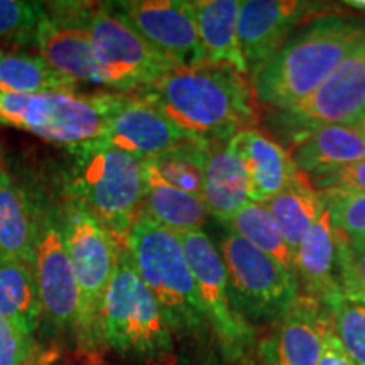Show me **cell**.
<instances>
[{"instance_id": "cell-1", "label": "cell", "mask_w": 365, "mask_h": 365, "mask_svg": "<svg viewBox=\"0 0 365 365\" xmlns=\"http://www.w3.org/2000/svg\"><path fill=\"white\" fill-rule=\"evenodd\" d=\"M137 95L186 134L212 145L255 129L259 120L249 76L220 63L178 68Z\"/></svg>"}, {"instance_id": "cell-2", "label": "cell", "mask_w": 365, "mask_h": 365, "mask_svg": "<svg viewBox=\"0 0 365 365\" xmlns=\"http://www.w3.org/2000/svg\"><path fill=\"white\" fill-rule=\"evenodd\" d=\"M365 43V17L328 11L299 26L250 80L255 100L282 110L303 102Z\"/></svg>"}, {"instance_id": "cell-3", "label": "cell", "mask_w": 365, "mask_h": 365, "mask_svg": "<svg viewBox=\"0 0 365 365\" xmlns=\"http://www.w3.org/2000/svg\"><path fill=\"white\" fill-rule=\"evenodd\" d=\"M124 249L135 272L156 298L173 335L193 344L207 341L212 333L178 234L139 212Z\"/></svg>"}, {"instance_id": "cell-4", "label": "cell", "mask_w": 365, "mask_h": 365, "mask_svg": "<svg viewBox=\"0 0 365 365\" xmlns=\"http://www.w3.org/2000/svg\"><path fill=\"white\" fill-rule=\"evenodd\" d=\"M102 344L139 365H178L173 335L156 298L122 249L100 308Z\"/></svg>"}, {"instance_id": "cell-5", "label": "cell", "mask_w": 365, "mask_h": 365, "mask_svg": "<svg viewBox=\"0 0 365 365\" xmlns=\"http://www.w3.org/2000/svg\"><path fill=\"white\" fill-rule=\"evenodd\" d=\"M70 153L66 195L83 203L124 247L144 198L143 161L98 140Z\"/></svg>"}, {"instance_id": "cell-6", "label": "cell", "mask_w": 365, "mask_h": 365, "mask_svg": "<svg viewBox=\"0 0 365 365\" xmlns=\"http://www.w3.org/2000/svg\"><path fill=\"white\" fill-rule=\"evenodd\" d=\"M58 215L80 293L76 349L91 365H97L100 350L103 349L100 308L124 247H120L103 223L73 196L66 195Z\"/></svg>"}, {"instance_id": "cell-7", "label": "cell", "mask_w": 365, "mask_h": 365, "mask_svg": "<svg viewBox=\"0 0 365 365\" xmlns=\"http://www.w3.org/2000/svg\"><path fill=\"white\" fill-rule=\"evenodd\" d=\"M129 93H0V124L68 149L93 143Z\"/></svg>"}, {"instance_id": "cell-8", "label": "cell", "mask_w": 365, "mask_h": 365, "mask_svg": "<svg viewBox=\"0 0 365 365\" xmlns=\"http://www.w3.org/2000/svg\"><path fill=\"white\" fill-rule=\"evenodd\" d=\"M218 252L225 264L234 307L254 328L277 323L298 299L296 274L239 235L227 232Z\"/></svg>"}, {"instance_id": "cell-9", "label": "cell", "mask_w": 365, "mask_h": 365, "mask_svg": "<svg viewBox=\"0 0 365 365\" xmlns=\"http://www.w3.org/2000/svg\"><path fill=\"white\" fill-rule=\"evenodd\" d=\"M178 237L188 257L200 303L218 352L228 360L250 357V352L257 345V331L234 307L225 264L215 244L203 230L185 232Z\"/></svg>"}, {"instance_id": "cell-10", "label": "cell", "mask_w": 365, "mask_h": 365, "mask_svg": "<svg viewBox=\"0 0 365 365\" xmlns=\"http://www.w3.org/2000/svg\"><path fill=\"white\" fill-rule=\"evenodd\" d=\"M76 17L88 33L100 63L120 81L125 93L149 88L178 70L171 59L156 51L122 21L112 4L88 7L76 4Z\"/></svg>"}, {"instance_id": "cell-11", "label": "cell", "mask_w": 365, "mask_h": 365, "mask_svg": "<svg viewBox=\"0 0 365 365\" xmlns=\"http://www.w3.org/2000/svg\"><path fill=\"white\" fill-rule=\"evenodd\" d=\"M33 267L41 301V323L54 333L76 335L80 293L58 210L38 207Z\"/></svg>"}, {"instance_id": "cell-12", "label": "cell", "mask_w": 365, "mask_h": 365, "mask_svg": "<svg viewBox=\"0 0 365 365\" xmlns=\"http://www.w3.org/2000/svg\"><path fill=\"white\" fill-rule=\"evenodd\" d=\"M365 112V43L314 93L269 120L287 143L328 125H352Z\"/></svg>"}, {"instance_id": "cell-13", "label": "cell", "mask_w": 365, "mask_h": 365, "mask_svg": "<svg viewBox=\"0 0 365 365\" xmlns=\"http://www.w3.org/2000/svg\"><path fill=\"white\" fill-rule=\"evenodd\" d=\"M113 11L145 43L178 68L207 61L196 27L193 2L188 0H125L113 2Z\"/></svg>"}, {"instance_id": "cell-14", "label": "cell", "mask_w": 365, "mask_h": 365, "mask_svg": "<svg viewBox=\"0 0 365 365\" xmlns=\"http://www.w3.org/2000/svg\"><path fill=\"white\" fill-rule=\"evenodd\" d=\"M328 12L322 2L299 0H244L240 2L237 36L249 80L284 46L291 34L304 22Z\"/></svg>"}, {"instance_id": "cell-15", "label": "cell", "mask_w": 365, "mask_h": 365, "mask_svg": "<svg viewBox=\"0 0 365 365\" xmlns=\"http://www.w3.org/2000/svg\"><path fill=\"white\" fill-rule=\"evenodd\" d=\"M53 12H48L34 34L41 58L76 83L85 81L125 93L95 54L88 33L76 17V4H53Z\"/></svg>"}, {"instance_id": "cell-16", "label": "cell", "mask_w": 365, "mask_h": 365, "mask_svg": "<svg viewBox=\"0 0 365 365\" xmlns=\"http://www.w3.org/2000/svg\"><path fill=\"white\" fill-rule=\"evenodd\" d=\"M97 140L140 161L161 156L186 143H202L173 124L156 105L137 93L127 95Z\"/></svg>"}, {"instance_id": "cell-17", "label": "cell", "mask_w": 365, "mask_h": 365, "mask_svg": "<svg viewBox=\"0 0 365 365\" xmlns=\"http://www.w3.org/2000/svg\"><path fill=\"white\" fill-rule=\"evenodd\" d=\"M330 328L328 309L301 294L272 333L257 344V365H318L323 339Z\"/></svg>"}, {"instance_id": "cell-18", "label": "cell", "mask_w": 365, "mask_h": 365, "mask_svg": "<svg viewBox=\"0 0 365 365\" xmlns=\"http://www.w3.org/2000/svg\"><path fill=\"white\" fill-rule=\"evenodd\" d=\"M227 144L235 150L247 173L249 202L266 205L299 175L289 150L261 130H244Z\"/></svg>"}, {"instance_id": "cell-19", "label": "cell", "mask_w": 365, "mask_h": 365, "mask_svg": "<svg viewBox=\"0 0 365 365\" xmlns=\"http://www.w3.org/2000/svg\"><path fill=\"white\" fill-rule=\"evenodd\" d=\"M299 293L328 308L344 293L336 276L335 232L327 207L294 252Z\"/></svg>"}, {"instance_id": "cell-20", "label": "cell", "mask_w": 365, "mask_h": 365, "mask_svg": "<svg viewBox=\"0 0 365 365\" xmlns=\"http://www.w3.org/2000/svg\"><path fill=\"white\" fill-rule=\"evenodd\" d=\"M291 144V159L307 178L325 175L365 159V139L352 125H328Z\"/></svg>"}, {"instance_id": "cell-21", "label": "cell", "mask_w": 365, "mask_h": 365, "mask_svg": "<svg viewBox=\"0 0 365 365\" xmlns=\"http://www.w3.org/2000/svg\"><path fill=\"white\" fill-rule=\"evenodd\" d=\"M144 198L139 212L175 234L202 230L208 218L203 198L166 182L149 161H143Z\"/></svg>"}, {"instance_id": "cell-22", "label": "cell", "mask_w": 365, "mask_h": 365, "mask_svg": "<svg viewBox=\"0 0 365 365\" xmlns=\"http://www.w3.org/2000/svg\"><path fill=\"white\" fill-rule=\"evenodd\" d=\"M38 205L4 170L0 175V259L33 262Z\"/></svg>"}, {"instance_id": "cell-23", "label": "cell", "mask_w": 365, "mask_h": 365, "mask_svg": "<svg viewBox=\"0 0 365 365\" xmlns=\"http://www.w3.org/2000/svg\"><path fill=\"white\" fill-rule=\"evenodd\" d=\"M239 9L240 2L237 0H195L193 2L196 27L207 54V61L228 65L242 75L249 76L237 36Z\"/></svg>"}, {"instance_id": "cell-24", "label": "cell", "mask_w": 365, "mask_h": 365, "mask_svg": "<svg viewBox=\"0 0 365 365\" xmlns=\"http://www.w3.org/2000/svg\"><path fill=\"white\" fill-rule=\"evenodd\" d=\"M247 173L230 145L213 150L205 170L203 202L210 215L225 223L249 202Z\"/></svg>"}, {"instance_id": "cell-25", "label": "cell", "mask_w": 365, "mask_h": 365, "mask_svg": "<svg viewBox=\"0 0 365 365\" xmlns=\"http://www.w3.org/2000/svg\"><path fill=\"white\" fill-rule=\"evenodd\" d=\"M274 220L279 225L291 252H296L301 240L322 215L325 203L304 175L294 178L279 195L266 203Z\"/></svg>"}, {"instance_id": "cell-26", "label": "cell", "mask_w": 365, "mask_h": 365, "mask_svg": "<svg viewBox=\"0 0 365 365\" xmlns=\"http://www.w3.org/2000/svg\"><path fill=\"white\" fill-rule=\"evenodd\" d=\"M0 318L16 323L31 335L39 330V291L29 264L0 259Z\"/></svg>"}, {"instance_id": "cell-27", "label": "cell", "mask_w": 365, "mask_h": 365, "mask_svg": "<svg viewBox=\"0 0 365 365\" xmlns=\"http://www.w3.org/2000/svg\"><path fill=\"white\" fill-rule=\"evenodd\" d=\"M78 83L41 56L0 51V93H76Z\"/></svg>"}, {"instance_id": "cell-28", "label": "cell", "mask_w": 365, "mask_h": 365, "mask_svg": "<svg viewBox=\"0 0 365 365\" xmlns=\"http://www.w3.org/2000/svg\"><path fill=\"white\" fill-rule=\"evenodd\" d=\"M223 225L232 234L239 235L252 247L274 259L279 266L294 272V254L286 244L279 225L269 213L266 205L247 202Z\"/></svg>"}, {"instance_id": "cell-29", "label": "cell", "mask_w": 365, "mask_h": 365, "mask_svg": "<svg viewBox=\"0 0 365 365\" xmlns=\"http://www.w3.org/2000/svg\"><path fill=\"white\" fill-rule=\"evenodd\" d=\"M212 153V144L186 143L148 161L171 186L202 198L205 170Z\"/></svg>"}, {"instance_id": "cell-30", "label": "cell", "mask_w": 365, "mask_h": 365, "mask_svg": "<svg viewBox=\"0 0 365 365\" xmlns=\"http://www.w3.org/2000/svg\"><path fill=\"white\" fill-rule=\"evenodd\" d=\"M327 309L345 354L354 365H365V299L340 293Z\"/></svg>"}, {"instance_id": "cell-31", "label": "cell", "mask_w": 365, "mask_h": 365, "mask_svg": "<svg viewBox=\"0 0 365 365\" xmlns=\"http://www.w3.org/2000/svg\"><path fill=\"white\" fill-rule=\"evenodd\" d=\"M333 230L349 240H365V195L341 190L318 191Z\"/></svg>"}, {"instance_id": "cell-32", "label": "cell", "mask_w": 365, "mask_h": 365, "mask_svg": "<svg viewBox=\"0 0 365 365\" xmlns=\"http://www.w3.org/2000/svg\"><path fill=\"white\" fill-rule=\"evenodd\" d=\"M335 242L336 276L341 291L365 299V240H349L335 232Z\"/></svg>"}, {"instance_id": "cell-33", "label": "cell", "mask_w": 365, "mask_h": 365, "mask_svg": "<svg viewBox=\"0 0 365 365\" xmlns=\"http://www.w3.org/2000/svg\"><path fill=\"white\" fill-rule=\"evenodd\" d=\"M46 17V4L0 0V38H34L36 31Z\"/></svg>"}, {"instance_id": "cell-34", "label": "cell", "mask_w": 365, "mask_h": 365, "mask_svg": "<svg viewBox=\"0 0 365 365\" xmlns=\"http://www.w3.org/2000/svg\"><path fill=\"white\" fill-rule=\"evenodd\" d=\"M46 352L48 350L41 349L34 335L0 318V365H29Z\"/></svg>"}, {"instance_id": "cell-35", "label": "cell", "mask_w": 365, "mask_h": 365, "mask_svg": "<svg viewBox=\"0 0 365 365\" xmlns=\"http://www.w3.org/2000/svg\"><path fill=\"white\" fill-rule=\"evenodd\" d=\"M317 191L341 190L365 195V159L339 168V170L308 178Z\"/></svg>"}, {"instance_id": "cell-36", "label": "cell", "mask_w": 365, "mask_h": 365, "mask_svg": "<svg viewBox=\"0 0 365 365\" xmlns=\"http://www.w3.org/2000/svg\"><path fill=\"white\" fill-rule=\"evenodd\" d=\"M318 365H354L352 360L349 359V355L345 354L344 346L340 345L339 339L330 328L325 333V339H323L322 346V355H319Z\"/></svg>"}, {"instance_id": "cell-37", "label": "cell", "mask_w": 365, "mask_h": 365, "mask_svg": "<svg viewBox=\"0 0 365 365\" xmlns=\"http://www.w3.org/2000/svg\"><path fill=\"white\" fill-rule=\"evenodd\" d=\"M178 365H257L252 359H242V360H228L218 352V349L213 352L196 355V357H182L178 359Z\"/></svg>"}, {"instance_id": "cell-38", "label": "cell", "mask_w": 365, "mask_h": 365, "mask_svg": "<svg viewBox=\"0 0 365 365\" xmlns=\"http://www.w3.org/2000/svg\"><path fill=\"white\" fill-rule=\"evenodd\" d=\"M56 357H58V354L54 352V350H48V352H46L43 357H41L39 360H36V362H33V364H29V365H53V362L56 360Z\"/></svg>"}, {"instance_id": "cell-39", "label": "cell", "mask_w": 365, "mask_h": 365, "mask_svg": "<svg viewBox=\"0 0 365 365\" xmlns=\"http://www.w3.org/2000/svg\"><path fill=\"white\" fill-rule=\"evenodd\" d=\"M352 127H354V129H355V130H357V132H359V134H360V135H362V137H364V139H365V112L362 113V115H360V117L357 118V120H355V122H354V124H352Z\"/></svg>"}, {"instance_id": "cell-40", "label": "cell", "mask_w": 365, "mask_h": 365, "mask_svg": "<svg viewBox=\"0 0 365 365\" xmlns=\"http://www.w3.org/2000/svg\"><path fill=\"white\" fill-rule=\"evenodd\" d=\"M346 6L357 9V11L365 12V0H354V2H346Z\"/></svg>"}, {"instance_id": "cell-41", "label": "cell", "mask_w": 365, "mask_h": 365, "mask_svg": "<svg viewBox=\"0 0 365 365\" xmlns=\"http://www.w3.org/2000/svg\"><path fill=\"white\" fill-rule=\"evenodd\" d=\"M4 173V166H2V158H0V175Z\"/></svg>"}]
</instances>
